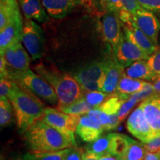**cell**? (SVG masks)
<instances>
[{"instance_id": "obj_1", "label": "cell", "mask_w": 160, "mask_h": 160, "mask_svg": "<svg viewBox=\"0 0 160 160\" xmlns=\"http://www.w3.org/2000/svg\"><path fill=\"white\" fill-rule=\"evenodd\" d=\"M23 140L30 152L46 153L77 147L68 137L38 119L23 133Z\"/></svg>"}, {"instance_id": "obj_2", "label": "cell", "mask_w": 160, "mask_h": 160, "mask_svg": "<svg viewBox=\"0 0 160 160\" xmlns=\"http://www.w3.org/2000/svg\"><path fill=\"white\" fill-rule=\"evenodd\" d=\"M8 99L13 106L18 128L22 134L36 121L42 119L45 113L46 108L40 99L16 82Z\"/></svg>"}, {"instance_id": "obj_3", "label": "cell", "mask_w": 160, "mask_h": 160, "mask_svg": "<svg viewBox=\"0 0 160 160\" xmlns=\"http://www.w3.org/2000/svg\"><path fill=\"white\" fill-rule=\"evenodd\" d=\"M34 71L54 89L59 99L57 108L75 102L83 97L82 88L77 79L70 74L42 63L35 66Z\"/></svg>"}, {"instance_id": "obj_4", "label": "cell", "mask_w": 160, "mask_h": 160, "mask_svg": "<svg viewBox=\"0 0 160 160\" xmlns=\"http://www.w3.org/2000/svg\"><path fill=\"white\" fill-rule=\"evenodd\" d=\"M9 79L19 84L46 102L56 106L59 104V99L53 87L43 77L31 70L9 72Z\"/></svg>"}, {"instance_id": "obj_5", "label": "cell", "mask_w": 160, "mask_h": 160, "mask_svg": "<svg viewBox=\"0 0 160 160\" xmlns=\"http://www.w3.org/2000/svg\"><path fill=\"white\" fill-rule=\"evenodd\" d=\"M105 75V61H95L80 68L73 77L83 91H102Z\"/></svg>"}, {"instance_id": "obj_6", "label": "cell", "mask_w": 160, "mask_h": 160, "mask_svg": "<svg viewBox=\"0 0 160 160\" xmlns=\"http://www.w3.org/2000/svg\"><path fill=\"white\" fill-rule=\"evenodd\" d=\"M81 116L71 115L53 108H46L42 119L48 125L57 129L68 137L77 145L75 141L74 132L79 125Z\"/></svg>"}, {"instance_id": "obj_7", "label": "cell", "mask_w": 160, "mask_h": 160, "mask_svg": "<svg viewBox=\"0 0 160 160\" xmlns=\"http://www.w3.org/2000/svg\"><path fill=\"white\" fill-rule=\"evenodd\" d=\"M23 45L33 60L39 59L44 53V32L33 20L26 19L23 26Z\"/></svg>"}, {"instance_id": "obj_8", "label": "cell", "mask_w": 160, "mask_h": 160, "mask_svg": "<svg viewBox=\"0 0 160 160\" xmlns=\"http://www.w3.org/2000/svg\"><path fill=\"white\" fill-rule=\"evenodd\" d=\"M113 51L116 61L124 68H126L138 60H148L150 57L125 33Z\"/></svg>"}, {"instance_id": "obj_9", "label": "cell", "mask_w": 160, "mask_h": 160, "mask_svg": "<svg viewBox=\"0 0 160 160\" xmlns=\"http://www.w3.org/2000/svg\"><path fill=\"white\" fill-rule=\"evenodd\" d=\"M126 127L128 131L142 142H147L153 137H157L140 106L137 108L129 116Z\"/></svg>"}, {"instance_id": "obj_10", "label": "cell", "mask_w": 160, "mask_h": 160, "mask_svg": "<svg viewBox=\"0 0 160 160\" xmlns=\"http://www.w3.org/2000/svg\"><path fill=\"white\" fill-rule=\"evenodd\" d=\"M133 22L156 46L159 45L160 19L157 15L141 8L133 16Z\"/></svg>"}, {"instance_id": "obj_11", "label": "cell", "mask_w": 160, "mask_h": 160, "mask_svg": "<svg viewBox=\"0 0 160 160\" xmlns=\"http://www.w3.org/2000/svg\"><path fill=\"white\" fill-rule=\"evenodd\" d=\"M122 25L119 13L116 11L108 10L102 19L104 39L113 50L118 45L124 34L122 32Z\"/></svg>"}, {"instance_id": "obj_12", "label": "cell", "mask_w": 160, "mask_h": 160, "mask_svg": "<svg viewBox=\"0 0 160 160\" xmlns=\"http://www.w3.org/2000/svg\"><path fill=\"white\" fill-rule=\"evenodd\" d=\"M1 57L5 58L9 72H23L30 70L31 58L21 42L5 50Z\"/></svg>"}, {"instance_id": "obj_13", "label": "cell", "mask_w": 160, "mask_h": 160, "mask_svg": "<svg viewBox=\"0 0 160 160\" xmlns=\"http://www.w3.org/2000/svg\"><path fill=\"white\" fill-rule=\"evenodd\" d=\"M22 16L15 17L8 25L0 31V55L11 46L22 41L23 33Z\"/></svg>"}, {"instance_id": "obj_14", "label": "cell", "mask_w": 160, "mask_h": 160, "mask_svg": "<svg viewBox=\"0 0 160 160\" xmlns=\"http://www.w3.org/2000/svg\"><path fill=\"white\" fill-rule=\"evenodd\" d=\"M105 61V75L102 91L111 96L117 91V86L125 73V68L116 61L114 57L108 58Z\"/></svg>"}, {"instance_id": "obj_15", "label": "cell", "mask_w": 160, "mask_h": 160, "mask_svg": "<svg viewBox=\"0 0 160 160\" xmlns=\"http://www.w3.org/2000/svg\"><path fill=\"white\" fill-rule=\"evenodd\" d=\"M156 136L160 135V94L156 93L139 105Z\"/></svg>"}, {"instance_id": "obj_16", "label": "cell", "mask_w": 160, "mask_h": 160, "mask_svg": "<svg viewBox=\"0 0 160 160\" xmlns=\"http://www.w3.org/2000/svg\"><path fill=\"white\" fill-rule=\"evenodd\" d=\"M104 131L103 127L88 114L81 116L77 129V135L85 142H92L97 140Z\"/></svg>"}, {"instance_id": "obj_17", "label": "cell", "mask_w": 160, "mask_h": 160, "mask_svg": "<svg viewBox=\"0 0 160 160\" xmlns=\"http://www.w3.org/2000/svg\"><path fill=\"white\" fill-rule=\"evenodd\" d=\"M122 25L124 26L125 34L147 54L151 56L157 50V46L153 43L149 37H147L133 21L128 23H122Z\"/></svg>"}, {"instance_id": "obj_18", "label": "cell", "mask_w": 160, "mask_h": 160, "mask_svg": "<svg viewBox=\"0 0 160 160\" xmlns=\"http://www.w3.org/2000/svg\"><path fill=\"white\" fill-rule=\"evenodd\" d=\"M46 12L51 18L60 19L69 14L80 0H41Z\"/></svg>"}, {"instance_id": "obj_19", "label": "cell", "mask_w": 160, "mask_h": 160, "mask_svg": "<svg viewBox=\"0 0 160 160\" xmlns=\"http://www.w3.org/2000/svg\"><path fill=\"white\" fill-rule=\"evenodd\" d=\"M19 2L26 19L39 22H46L49 20L48 14L40 0H19Z\"/></svg>"}, {"instance_id": "obj_20", "label": "cell", "mask_w": 160, "mask_h": 160, "mask_svg": "<svg viewBox=\"0 0 160 160\" xmlns=\"http://www.w3.org/2000/svg\"><path fill=\"white\" fill-rule=\"evenodd\" d=\"M147 82H148L144 80L136 79L128 77L124 73L117 86V91L113 94L117 95L124 100H127L131 97V96L142 91Z\"/></svg>"}, {"instance_id": "obj_21", "label": "cell", "mask_w": 160, "mask_h": 160, "mask_svg": "<svg viewBox=\"0 0 160 160\" xmlns=\"http://www.w3.org/2000/svg\"><path fill=\"white\" fill-rule=\"evenodd\" d=\"M125 73L133 79L146 81L153 82L159 77L152 71L147 60H138L134 62L125 68Z\"/></svg>"}, {"instance_id": "obj_22", "label": "cell", "mask_w": 160, "mask_h": 160, "mask_svg": "<svg viewBox=\"0 0 160 160\" xmlns=\"http://www.w3.org/2000/svg\"><path fill=\"white\" fill-rule=\"evenodd\" d=\"M20 15L19 7L16 0H0V31Z\"/></svg>"}, {"instance_id": "obj_23", "label": "cell", "mask_w": 160, "mask_h": 160, "mask_svg": "<svg viewBox=\"0 0 160 160\" xmlns=\"http://www.w3.org/2000/svg\"><path fill=\"white\" fill-rule=\"evenodd\" d=\"M112 133H108L105 136H101L97 140L90 142L85 147V150L93 152L96 154L99 155L100 157L104 156L111 155L110 151Z\"/></svg>"}, {"instance_id": "obj_24", "label": "cell", "mask_w": 160, "mask_h": 160, "mask_svg": "<svg viewBox=\"0 0 160 160\" xmlns=\"http://www.w3.org/2000/svg\"><path fill=\"white\" fill-rule=\"evenodd\" d=\"M129 146V137L121 133H112L110 151L117 159L122 157Z\"/></svg>"}, {"instance_id": "obj_25", "label": "cell", "mask_w": 160, "mask_h": 160, "mask_svg": "<svg viewBox=\"0 0 160 160\" xmlns=\"http://www.w3.org/2000/svg\"><path fill=\"white\" fill-rule=\"evenodd\" d=\"M146 150L142 142L136 141L129 137V146L122 157L119 160H144L145 157Z\"/></svg>"}, {"instance_id": "obj_26", "label": "cell", "mask_w": 160, "mask_h": 160, "mask_svg": "<svg viewBox=\"0 0 160 160\" xmlns=\"http://www.w3.org/2000/svg\"><path fill=\"white\" fill-rule=\"evenodd\" d=\"M57 109L67 114L82 116L87 114L91 110L93 109V108L82 97L75 102L58 108Z\"/></svg>"}, {"instance_id": "obj_27", "label": "cell", "mask_w": 160, "mask_h": 160, "mask_svg": "<svg viewBox=\"0 0 160 160\" xmlns=\"http://www.w3.org/2000/svg\"><path fill=\"white\" fill-rule=\"evenodd\" d=\"M125 101L126 100L121 99L117 95L113 94L110 96V97H108V99L101 105L96 108H99L108 116L117 114L119 113L122 105Z\"/></svg>"}, {"instance_id": "obj_28", "label": "cell", "mask_w": 160, "mask_h": 160, "mask_svg": "<svg viewBox=\"0 0 160 160\" xmlns=\"http://www.w3.org/2000/svg\"><path fill=\"white\" fill-rule=\"evenodd\" d=\"M69 148L46 153H29L23 156V160H64Z\"/></svg>"}, {"instance_id": "obj_29", "label": "cell", "mask_w": 160, "mask_h": 160, "mask_svg": "<svg viewBox=\"0 0 160 160\" xmlns=\"http://www.w3.org/2000/svg\"><path fill=\"white\" fill-rule=\"evenodd\" d=\"M13 108L10 100L6 97H0V125H8L13 119Z\"/></svg>"}, {"instance_id": "obj_30", "label": "cell", "mask_w": 160, "mask_h": 160, "mask_svg": "<svg viewBox=\"0 0 160 160\" xmlns=\"http://www.w3.org/2000/svg\"><path fill=\"white\" fill-rule=\"evenodd\" d=\"M108 96L102 91H83V98L93 108L101 105L108 99Z\"/></svg>"}, {"instance_id": "obj_31", "label": "cell", "mask_w": 160, "mask_h": 160, "mask_svg": "<svg viewBox=\"0 0 160 160\" xmlns=\"http://www.w3.org/2000/svg\"><path fill=\"white\" fill-rule=\"evenodd\" d=\"M87 114L97 122H99L100 125H102L105 131H108V128L110 123V117L108 115L106 114L99 108L92 109Z\"/></svg>"}, {"instance_id": "obj_32", "label": "cell", "mask_w": 160, "mask_h": 160, "mask_svg": "<svg viewBox=\"0 0 160 160\" xmlns=\"http://www.w3.org/2000/svg\"><path fill=\"white\" fill-rule=\"evenodd\" d=\"M138 102H139L137 97L134 95L131 96V97L128 99H127L122 104L121 108H120L118 115H119L120 121H123L127 117L128 114L129 113V112L133 108V107L137 104Z\"/></svg>"}, {"instance_id": "obj_33", "label": "cell", "mask_w": 160, "mask_h": 160, "mask_svg": "<svg viewBox=\"0 0 160 160\" xmlns=\"http://www.w3.org/2000/svg\"><path fill=\"white\" fill-rule=\"evenodd\" d=\"M147 62L152 71L158 77H160V47H158L157 50L150 56Z\"/></svg>"}, {"instance_id": "obj_34", "label": "cell", "mask_w": 160, "mask_h": 160, "mask_svg": "<svg viewBox=\"0 0 160 160\" xmlns=\"http://www.w3.org/2000/svg\"><path fill=\"white\" fill-rule=\"evenodd\" d=\"M142 8L151 11L160 19V0H138Z\"/></svg>"}, {"instance_id": "obj_35", "label": "cell", "mask_w": 160, "mask_h": 160, "mask_svg": "<svg viewBox=\"0 0 160 160\" xmlns=\"http://www.w3.org/2000/svg\"><path fill=\"white\" fill-rule=\"evenodd\" d=\"M122 10L133 16L141 8L138 0H121Z\"/></svg>"}, {"instance_id": "obj_36", "label": "cell", "mask_w": 160, "mask_h": 160, "mask_svg": "<svg viewBox=\"0 0 160 160\" xmlns=\"http://www.w3.org/2000/svg\"><path fill=\"white\" fill-rule=\"evenodd\" d=\"M14 83V81L8 79L0 80V97H6L8 98L13 90Z\"/></svg>"}, {"instance_id": "obj_37", "label": "cell", "mask_w": 160, "mask_h": 160, "mask_svg": "<svg viewBox=\"0 0 160 160\" xmlns=\"http://www.w3.org/2000/svg\"><path fill=\"white\" fill-rule=\"evenodd\" d=\"M147 152L157 153L160 151V135L153 137L147 142H142Z\"/></svg>"}, {"instance_id": "obj_38", "label": "cell", "mask_w": 160, "mask_h": 160, "mask_svg": "<svg viewBox=\"0 0 160 160\" xmlns=\"http://www.w3.org/2000/svg\"><path fill=\"white\" fill-rule=\"evenodd\" d=\"M108 10L116 11L119 13L122 10L121 0H103Z\"/></svg>"}, {"instance_id": "obj_39", "label": "cell", "mask_w": 160, "mask_h": 160, "mask_svg": "<svg viewBox=\"0 0 160 160\" xmlns=\"http://www.w3.org/2000/svg\"><path fill=\"white\" fill-rule=\"evenodd\" d=\"M64 160H82L80 149L77 147L70 148Z\"/></svg>"}, {"instance_id": "obj_40", "label": "cell", "mask_w": 160, "mask_h": 160, "mask_svg": "<svg viewBox=\"0 0 160 160\" xmlns=\"http://www.w3.org/2000/svg\"><path fill=\"white\" fill-rule=\"evenodd\" d=\"M0 77L1 79H9V71L5 58L1 57L0 58Z\"/></svg>"}, {"instance_id": "obj_41", "label": "cell", "mask_w": 160, "mask_h": 160, "mask_svg": "<svg viewBox=\"0 0 160 160\" xmlns=\"http://www.w3.org/2000/svg\"><path fill=\"white\" fill-rule=\"evenodd\" d=\"M80 151H81L82 160H99L101 158L99 155L85 149H80Z\"/></svg>"}, {"instance_id": "obj_42", "label": "cell", "mask_w": 160, "mask_h": 160, "mask_svg": "<svg viewBox=\"0 0 160 160\" xmlns=\"http://www.w3.org/2000/svg\"><path fill=\"white\" fill-rule=\"evenodd\" d=\"M153 86L156 93H158V94H160V77H159L157 79L153 81Z\"/></svg>"}, {"instance_id": "obj_43", "label": "cell", "mask_w": 160, "mask_h": 160, "mask_svg": "<svg viewBox=\"0 0 160 160\" xmlns=\"http://www.w3.org/2000/svg\"><path fill=\"white\" fill-rule=\"evenodd\" d=\"M99 160H119V159L112 155H108V156L102 157Z\"/></svg>"}, {"instance_id": "obj_44", "label": "cell", "mask_w": 160, "mask_h": 160, "mask_svg": "<svg viewBox=\"0 0 160 160\" xmlns=\"http://www.w3.org/2000/svg\"><path fill=\"white\" fill-rule=\"evenodd\" d=\"M11 160H23V159H21V158H15V159H13Z\"/></svg>"}, {"instance_id": "obj_45", "label": "cell", "mask_w": 160, "mask_h": 160, "mask_svg": "<svg viewBox=\"0 0 160 160\" xmlns=\"http://www.w3.org/2000/svg\"><path fill=\"white\" fill-rule=\"evenodd\" d=\"M159 45L160 46V34H159Z\"/></svg>"}]
</instances>
